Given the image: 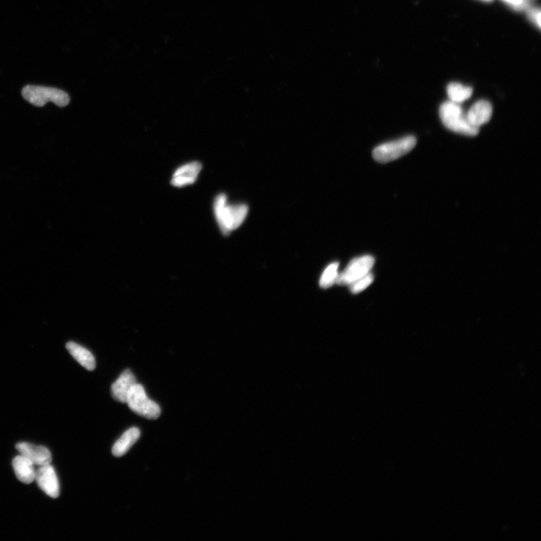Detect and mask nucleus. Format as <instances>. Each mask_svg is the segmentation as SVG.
I'll use <instances>...</instances> for the list:
<instances>
[{"mask_svg": "<svg viewBox=\"0 0 541 541\" xmlns=\"http://www.w3.org/2000/svg\"><path fill=\"white\" fill-rule=\"evenodd\" d=\"M339 263H333L328 265L323 272L322 276H321L320 280V287L324 289H327L337 283L339 274Z\"/></svg>", "mask_w": 541, "mask_h": 541, "instance_id": "16", "label": "nucleus"}, {"mask_svg": "<svg viewBox=\"0 0 541 541\" xmlns=\"http://www.w3.org/2000/svg\"><path fill=\"white\" fill-rule=\"evenodd\" d=\"M39 488L46 495L57 498L60 496V483L54 468L49 465L39 466L36 470V479Z\"/></svg>", "mask_w": 541, "mask_h": 541, "instance_id": "7", "label": "nucleus"}, {"mask_svg": "<svg viewBox=\"0 0 541 541\" xmlns=\"http://www.w3.org/2000/svg\"><path fill=\"white\" fill-rule=\"evenodd\" d=\"M202 168V164L199 162L183 165L175 171L173 176H172L171 185L176 187H183L193 184L197 180Z\"/></svg>", "mask_w": 541, "mask_h": 541, "instance_id": "9", "label": "nucleus"}, {"mask_svg": "<svg viewBox=\"0 0 541 541\" xmlns=\"http://www.w3.org/2000/svg\"><path fill=\"white\" fill-rule=\"evenodd\" d=\"M22 96L30 104L42 107L51 101L60 107L67 106L70 98L67 93L58 88L27 85L22 90Z\"/></svg>", "mask_w": 541, "mask_h": 541, "instance_id": "3", "label": "nucleus"}, {"mask_svg": "<svg viewBox=\"0 0 541 541\" xmlns=\"http://www.w3.org/2000/svg\"><path fill=\"white\" fill-rule=\"evenodd\" d=\"M12 464L14 473L21 482L29 484L35 481L36 470L32 461L20 454L14 459Z\"/></svg>", "mask_w": 541, "mask_h": 541, "instance_id": "12", "label": "nucleus"}, {"mask_svg": "<svg viewBox=\"0 0 541 541\" xmlns=\"http://www.w3.org/2000/svg\"><path fill=\"white\" fill-rule=\"evenodd\" d=\"M140 430L131 428L125 432L117 441L112 448V454L116 457H121L126 454L140 437Z\"/></svg>", "mask_w": 541, "mask_h": 541, "instance_id": "14", "label": "nucleus"}, {"mask_svg": "<svg viewBox=\"0 0 541 541\" xmlns=\"http://www.w3.org/2000/svg\"><path fill=\"white\" fill-rule=\"evenodd\" d=\"M136 383V380L134 374L129 370H125L113 383L112 387L113 398L117 402L127 403L130 391Z\"/></svg>", "mask_w": 541, "mask_h": 541, "instance_id": "11", "label": "nucleus"}, {"mask_svg": "<svg viewBox=\"0 0 541 541\" xmlns=\"http://www.w3.org/2000/svg\"><path fill=\"white\" fill-rule=\"evenodd\" d=\"M416 145L417 139L411 136L381 144L374 149V159L381 163L394 161L409 154Z\"/></svg>", "mask_w": 541, "mask_h": 541, "instance_id": "4", "label": "nucleus"}, {"mask_svg": "<svg viewBox=\"0 0 541 541\" xmlns=\"http://www.w3.org/2000/svg\"><path fill=\"white\" fill-rule=\"evenodd\" d=\"M527 1H529V2H531V3L532 1H534V0H527Z\"/></svg>", "mask_w": 541, "mask_h": 541, "instance_id": "21", "label": "nucleus"}, {"mask_svg": "<svg viewBox=\"0 0 541 541\" xmlns=\"http://www.w3.org/2000/svg\"><path fill=\"white\" fill-rule=\"evenodd\" d=\"M127 404L131 411L147 419H158L161 413L160 406L147 397L145 388L137 383L130 391Z\"/></svg>", "mask_w": 541, "mask_h": 541, "instance_id": "5", "label": "nucleus"}, {"mask_svg": "<svg viewBox=\"0 0 541 541\" xmlns=\"http://www.w3.org/2000/svg\"><path fill=\"white\" fill-rule=\"evenodd\" d=\"M525 12H527L528 19L530 20V21L534 23V25L540 29L541 25V22H540L541 12L539 8L532 7L531 5L529 8V9Z\"/></svg>", "mask_w": 541, "mask_h": 541, "instance_id": "19", "label": "nucleus"}, {"mask_svg": "<svg viewBox=\"0 0 541 541\" xmlns=\"http://www.w3.org/2000/svg\"><path fill=\"white\" fill-rule=\"evenodd\" d=\"M67 348L78 363H80L86 370H94L96 367V359L92 352L88 349L75 342H69Z\"/></svg>", "mask_w": 541, "mask_h": 541, "instance_id": "13", "label": "nucleus"}, {"mask_svg": "<svg viewBox=\"0 0 541 541\" xmlns=\"http://www.w3.org/2000/svg\"><path fill=\"white\" fill-rule=\"evenodd\" d=\"M492 106L487 100L477 101L466 114L468 122L473 127L479 129L483 125L488 123L492 115Z\"/></svg>", "mask_w": 541, "mask_h": 541, "instance_id": "10", "label": "nucleus"}, {"mask_svg": "<svg viewBox=\"0 0 541 541\" xmlns=\"http://www.w3.org/2000/svg\"><path fill=\"white\" fill-rule=\"evenodd\" d=\"M374 265V258L365 255L354 259L345 269L339 273L337 283L341 285H350L355 281L367 276L371 272Z\"/></svg>", "mask_w": 541, "mask_h": 541, "instance_id": "6", "label": "nucleus"}, {"mask_svg": "<svg viewBox=\"0 0 541 541\" xmlns=\"http://www.w3.org/2000/svg\"><path fill=\"white\" fill-rule=\"evenodd\" d=\"M373 280L374 277L370 272V274H368L367 276L359 279L358 280L355 281L354 283H352L350 285L351 292L354 294H358L361 292H363V290L367 289L372 284Z\"/></svg>", "mask_w": 541, "mask_h": 541, "instance_id": "17", "label": "nucleus"}, {"mask_svg": "<svg viewBox=\"0 0 541 541\" xmlns=\"http://www.w3.org/2000/svg\"><path fill=\"white\" fill-rule=\"evenodd\" d=\"M448 97L453 103L460 104L472 97L473 90L464 84L453 82L446 88Z\"/></svg>", "mask_w": 541, "mask_h": 541, "instance_id": "15", "label": "nucleus"}, {"mask_svg": "<svg viewBox=\"0 0 541 541\" xmlns=\"http://www.w3.org/2000/svg\"><path fill=\"white\" fill-rule=\"evenodd\" d=\"M441 119L444 126L458 134L467 136H475L479 129L470 124L459 104L452 101H445L439 110Z\"/></svg>", "mask_w": 541, "mask_h": 541, "instance_id": "2", "label": "nucleus"}, {"mask_svg": "<svg viewBox=\"0 0 541 541\" xmlns=\"http://www.w3.org/2000/svg\"><path fill=\"white\" fill-rule=\"evenodd\" d=\"M214 213L217 224L224 235L237 230L248 214L245 204H230L225 194H219L214 202Z\"/></svg>", "mask_w": 541, "mask_h": 541, "instance_id": "1", "label": "nucleus"}, {"mask_svg": "<svg viewBox=\"0 0 541 541\" xmlns=\"http://www.w3.org/2000/svg\"><path fill=\"white\" fill-rule=\"evenodd\" d=\"M16 449L22 456L29 459L35 466L39 467L51 464V453L45 446L22 442L16 445Z\"/></svg>", "mask_w": 541, "mask_h": 541, "instance_id": "8", "label": "nucleus"}, {"mask_svg": "<svg viewBox=\"0 0 541 541\" xmlns=\"http://www.w3.org/2000/svg\"><path fill=\"white\" fill-rule=\"evenodd\" d=\"M503 1L513 10L518 12L527 11L531 5V2L527 0H503Z\"/></svg>", "mask_w": 541, "mask_h": 541, "instance_id": "18", "label": "nucleus"}, {"mask_svg": "<svg viewBox=\"0 0 541 541\" xmlns=\"http://www.w3.org/2000/svg\"><path fill=\"white\" fill-rule=\"evenodd\" d=\"M481 1H484V2H492V0H481Z\"/></svg>", "mask_w": 541, "mask_h": 541, "instance_id": "20", "label": "nucleus"}]
</instances>
